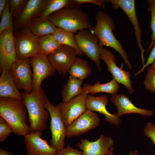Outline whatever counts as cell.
Segmentation results:
<instances>
[{
  "mask_svg": "<svg viewBox=\"0 0 155 155\" xmlns=\"http://www.w3.org/2000/svg\"><path fill=\"white\" fill-rule=\"evenodd\" d=\"M27 112L23 101L0 98V116L9 124L17 135L24 136L31 132Z\"/></svg>",
  "mask_w": 155,
  "mask_h": 155,
  "instance_id": "obj_1",
  "label": "cell"
},
{
  "mask_svg": "<svg viewBox=\"0 0 155 155\" xmlns=\"http://www.w3.org/2000/svg\"><path fill=\"white\" fill-rule=\"evenodd\" d=\"M75 5L60 10L50 15L48 19L57 27L76 33L84 29L92 30L94 28L89 15Z\"/></svg>",
  "mask_w": 155,
  "mask_h": 155,
  "instance_id": "obj_2",
  "label": "cell"
},
{
  "mask_svg": "<svg viewBox=\"0 0 155 155\" xmlns=\"http://www.w3.org/2000/svg\"><path fill=\"white\" fill-rule=\"evenodd\" d=\"M23 101L28 115L31 132H40L45 130L47 121L49 116L48 111L44 107L46 96L44 90H32L30 93H22Z\"/></svg>",
  "mask_w": 155,
  "mask_h": 155,
  "instance_id": "obj_3",
  "label": "cell"
},
{
  "mask_svg": "<svg viewBox=\"0 0 155 155\" xmlns=\"http://www.w3.org/2000/svg\"><path fill=\"white\" fill-rule=\"evenodd\" d=\"M95 19L96 25L91 31L98 37L99 45L114 49L120 54L129 69H132V66L126 52L120 42L116 39L113 33V31L115 29L113 20L106 13L101 10L98 11L96 13Z\"/></svg>",
  "mask_w": 155,
  "mask_h": 155,
  "instance_id": "obj_4",
  "label": "cell"
},
{
  "mask_svg": "<svg viewBox=\"0 0 155 155\" xmlns=\"http://www.w3.org/2000/svg\"><path fill=\"white\" fill-rule=\"evenodd\" d=\"M44 104L51 117L50 127L51 139L50 145L58 152L65 148V139L67 128L61 115L59 104L56 106L53 105L46 96Z\"/></svg>",
  "mask_w": 155,
  "mask_h": 155,
  "instance_id": "obj_5",
  "label": "cell"
},
{
  "mask_svg": "<svg viewBox=\"0 0 155 155\" xmlns=\"http://www.w3.org/2000/svg\"><path fill=\"white\" fill-rule=\"evenodd\" d=\"M22 29L14 34L17 60H24L38 54H43L38 37L32 33L29 27Z\"/></svg>",
  "mask_w": 155,
  "mask_h": 155,
  "instance_id": "obj_6",
  "label": "cell"
},
{
  "mask_svg": "<svg viewBox=\"0 0 155 155\" xmlns=\"http://www.w3.org/2000/svg\"><path fill=\"white\" fill-rule=\"evenodd\" d=\"M77 44L79 48L101 70L100 54L101 46L99 44L97 36L91 30L84 29L78 32L75 35Z\"/></svg>",
  "mask_w": 155,
  "mask_h": 155,
  "instance_id": "obj_7",
  "label": "cell"
},
{
  "mask_svg": "<svg viewBox=\"0 0 155 155\" xmlns=\"http://www.w3.org/2000/svg\"><path fill=\"white\" fill-rule=\"evenodd\" d=\"M13 29L8 28L0 34V71L11 70L17 61Z\"/></svg>",
  "mask_w": 155,
  "mask_h": 155,
  "instance_id": "obj_8",
  "label": "cell"
},
{
  "mask_svg": "<svg viewBox=\"0 0 155 155\" xmlns=\"http://www.w3.org/2000/svg\"><path fill=\"white\" fill-rule=\"evenodd\" d=\"M76 51L65 45L61 46L47 57L53 68L64 77L69 71L77 57Z\"/></svg>",
  "mask_w": 155,
  "mask_h": 155,
  "instance_id": "obj_9",
  "label": "cell"
},
{
  "mask_svg": "<svg viewBox=\"0 0 155 155\" xmlns=\"http://www.w3.org/2000/svg\"><path fill=\"white\" fill-rule=\"evenodd\" d=\"M32 68L33 90H38L41 88L43 81L53 75L55 69L51 64L47 56L44 54L36 55L30 58Z\"/></svg>",
  "mask_w": 155,
  "mask_h": 155,
  "instance_id": "obj_10",
  "label": "cell"
},
{
  "mask_svg": "<svg viewBox=\"0 0 155 155\" xmlns=\"http://www.w3.org/2000/svg\"><path fill=\"white\" fill-rule=\"evenodd\" d=\"M30 58L18 60L13 64L11 69L13 78L17 89L30 93L33 90L32 72Z\"/></svg>",
  "mask_w": 155,
  "mask_h": 155,
  "instance_id": "obj_11",
  "label": "cell"
},
{
  "mask_svg": "<svg viewBox=\"0 0 155 155\" xmlns=\"http://www.w3.org/2000/svg\"><path fill=\"white\" fill-rule=\"evenodd\" d=\"M88 95L83 91L80 95L69 101L59 104L61 115L67 128L86 110V101Z\"/></svg>",
  "mask_w": 155,
  "mask_h": 155,
  "instance_id": "obj_12",
  "label": "cell"
},
{
  "mask_svg": "<svg viewBox=\"0 0 155 155\" xmlns=\"http://www.w3.org/2000/svg\"><path fill=\"white\" fill-rule=\"evenodd\" d=\"M100 58L106 63L108 71L111 74L113 78L119 84H121L132 94L134 90L130 79V72L119 67L116 65L115 56L110 51L101 46Z\"/></svg>",
  "mask_w": 155,
  "mask_h": 155,
  "instance_id": "obj_13",
  "label": "cell"
},
{
  "mask_svg": "<svg viewBox=\"0 0 155 155\" xmlns=\"http://www.w3.org/2000/svg\"><path fill=\"white\" fill-rule=\"evenodd\" d=\"M106 2L111 3L114 8H120L125 13L133 25L135 30L136 41L140 49L143 65L145 64V50L142 43L141 29L137 17L134 0H108Z\"/></svg>",
  "mask_w": 155,
  "mask_h": 155,
  "instance_id": "obj_14",
  "label": "cell"
},
{
  "mask_svg": "<svg viewBox=\"0 0 155 155\" xmlns=\"http://www.w3.org/2000/svg\"><path fill=\"white\" fill-rule=\"evenodd\" d=\"M100 121L96 113L87 109L67 127L66 136L70 138L94 129L99 125Z\"/></svg>",
  "mask_w": 155,
  "mask_h": 155,
  "instance_id": "obj_15",
  "label": "cell"
},
{
  "mask_svg": "<svg viewBox=\"0 0 155 155\" xmlns=\"http://www.w3.org/2000/svg\"><path fill=\"white\" fill-rule=\"evenodd\" d=\"M48 0H28L24 9L17 19L18 29L28 27L38 18L45 8Z\"/></svg>",
  "mask_w": 155,
  "mask_h": 155,
  "instance_id": "obj_16",
  "label": "cell"
},
{
  "mask_svg": "<svg viewBox=\"0 0 155 155\" xmlns=\"http://www.w3.org/2000/svg\"><path fill=\"white\" fill-rule=\"evenodd\" d=\"M42 133L32 132L25 135L24 141L28 155H55V150L41 136Z\"/></svg>",
  "mask_w": 155,
  "mask_h": 155,
  "instance_id": "obj_17",
  "label": "cell"
},
{
  "mask_svg": "<svg viewBox=\"0 0 155 155\" xmlns=\"http://www.w3.org/2000/svg\"><path fill=\"white\" fill-rule=\"evenodd\" d=\"M114 145V140L112 138L101 135L94 141L81 139L80 142L76 146L82 150L83 155H105L113 147Z\"/></svg>",
  "mask_w": 155,
  "mask_h": 155,
  "instance_id": "obj_18",
  "label": "cell"
},
{
  "mask_svg": "<svg viewBox=\"0 0 155 155\" xmlns=\"http://www.w3.org/2000/svg\"><path fill=\"white\" fill-rule=\"evenodd\" d=\"M108 102V98L106 95L96 97L92 95H88L86 101V108L102 114L104 116L106 121L118 126L121 123L120 117L117 113L111 114L108 111L106 106Z\"/></svg>",
  "mask_w": 155,
  "mask_h": 155,
  "instance_id": "obj_19",
  "label": "cell"
},
{
  "mask_svg": "<svg viewBox=\"0 0 155 155\" xmlns=\"http://www.w3.org/2000/svg\"><path fill=\"white\" fill-rule=\"evenodd\" d=\"M111 102L117 109V112L119 117L125 114L135 113L145 116H150L154 111L138 108L134 105L126 95L123 94H116L110 98Z\"/></svg>",
  "mask_w": 155,
  "mask_h": 155,
  "instance_id": "obj_20",
  "label": "cell"
},
{
  "mask_svg": "<svg viewBox=\"0 0 155 155\" xmlns=\"http://www.w3.org/2000/svg\"><path fill=\"white\" fill-rule=\"evenodd\" d=\"M0 98H10L23 101L22 93L20 92L15 84L11 70L1 73Z\"/></svg>",
  "mask_w": 155,
  "mask_h": 155,
  "instance_id": "obj_21",
  "label": "cell"
},
{
  "mask_svg": "<svg viewBox=\"0 0 155 155\" xmlns=\"http://www.w3.org/2000/svg\"><path fill=\"white\" fill-rule=\"evenodd\" d=\"M119 88V84L113 79L111 81L106 83L102 84L97 81L93 85L85 84L82 87V90L92 95L99 92H105L113 95L117 94Z\"/></svg>",
  "mask_w": 155,
  "mask_h": 155,
  "instance_id": "obj_22",
  "label": "cell"
},
{
  "mask_svg": "<svg viewBox=\"0 0 155 155\" xmlns=\"http://www.w3.org/2000/svg\"><path fill=\"white\" fill-rule=\"evenodd\" d=\"M82 80L70 76L61 91L62 102H67L82 92Z\"/></svg>",
  "mask_w": 155,
  "mask_h": 155,
  "instance_id": "obj_23",
  "label": "cell"
},
{
  "mask_svg": "<svg viewBox=\"0 0 155 155\" xmlns=\"http://www.w3.org/2000/svg\"><path fill=\"white\" fill-rule=\"evenodd\" d=\"M28 27L32 33L37 37L53 34L57 28L48 18H38L32 22Z\"/></svg>",
  "mask_w": 155,
  "mask_h": 155,
  "instance_id": "obj_24",
  "label": "cell"
},
{
  "mask_svg": "<svg viewBox=\"0 0 155 155\" xmlns=\"http://www.w3.org/2000/svg\"><path fill=\"white\" fill-rule=\"evenodd\" d=\"M53 35L60 44L66 45L73 49L78 55L82 56L84 54L77 44L74 33L57 27L56 32Z\"/></svg>",
  "mask_w": 155,
  "mask_h": 155,
  "instance_id": "obj_25",
  "label": "cell"
},
{
  "mask_svg": "<svg viewBox=\"0 0 155 155\" xmlns=\"http://www.w3.org/2000/svg\"><path fill=\"white\" fill-rule=\"evenodd\" d=\"M91 69L87 61L77 57L68 72L70 76L83 80L91 73Z\"/></svg>",
  "mask_w": 155,
  "mask_h": 155,
  "instance_id": "obj_26",
  "label": "cell"
},
{
  "mask_svg": "<svg viewBox=\"0 0 155 155\" xmlns=\"http://www.w3.org/2000/svg\"><path fill=\"white\" fill-rule=\"evenodd\" d=\"M77 5L73 0H48L46 5L38 18H48L53 13L65 8Z\"/></svg>",
  "mask_w": 155,
  "mask_h": 155,
  "instance_id": "obj_27",
  "label": "cell"
},
{
  "mask_svg": "<svg viewBox=\"0 0 155 155\" xmlns=\"http://www.w3.org/2000/svg\"><path fill=\"white\" fill-rule=\"evenodd\" d=\"M38 39L43 54L47 56L54 52L62 45L55 39L53 34L38 37Z\"/></svg>",
  "mask_w": 155,
  "mask_h": 155,
  "instance_id": "obj_28",
  "label": "cell"
},
{
  "mask_svg": "<svg viewBox=\"0 0 155 155\" xmlns=\"http://www.w3.org/2000/svg\"><path fill=\"white\" fill-rule=\"evenodd\" d=\"M0 17H1L0 34L7 29H13V18L9 10L8 0H7L6 7Z\"/></svg>",
  "mask_w": 155,
  "mask_h": 155,
  "instance_id": "obj_29",
  "label": "cell"
},
{
  "mask_svg": "<svg viewBox=\"0 0 155 155\" xmlns=\"http://www.w3.org/2000/svg\"><path fill=\"white\" fill-rule=\"evenodd\" d=\"M148 6L146 9L150 12L151 14L150 28L152 32V34L151 36V41L147 49L146 53L149 52L155 43V0H149L148 1Z\"/></svg>",
  "mask_w": 155,
  "mask_h": 155,
  "instance_id": "obj_30",
  "label": "cell"
},
{
  "mask_svg": "<svg viewBox=\"0 0 155 155\" xmlns=\"http://www.w3.org/2000/svg\"><path fill=\"white\" fill-rule=\"evenodd\" d=\"M28 0H9V9L13 19H17L22 13Z\"/></svg>",
  "mask_w": 155,
  "mask_h": 155,
  "instance_id": "obj_31",
  "label": "cell"
},
{
  "mask_svg": "<svg viewBox=\"0 0 155 155\" xmlns=\"http://www.w3.org/2000/svg\"><path fill=\"white\" fill-rule=\"evenodd\" d=\"M144 84L146 90L155 93V68H148Z\"/></svg>",
  "mask_w": 155,
  "mask_h": 155,
  "instance_id": "obj_32",
  "label": "cell"
},
{
  "mask_svg": "<svg viewBox=\"0 0 155 155\" xmlns=\"http://www.w3.org/2000/svg\"><path fill=\"white\" fill-rule=\"evenodd\" d=\"M12 133L13 132L11 126L3 118L0 116V142L6 140Z\"/></svg>",
  "mask_w": 155,
  "mask_h": 155,
  "instance_id": "obj_33",
  "label": "cell"
},
{
  "mask_svg": "<svg viewBox=\"0 0 155 155\" xmlns=\"http://www.w3.org/2000/svg\"><path fill=\"white\" fill-rule=\"evenodd\" d=\"M144 132L145 135L151 140L155 146V125L150 122H148L144 129Z\"/></svg>",
  "mask_w": 155,
  "mask_h": 155,
  "instance_id": "obj_34",
  "label": "cell"
},
{
  "mask_svg": "<svg viewBox=\"0 0 155 155\" xmlns=\"http://www.w3.org/2000/svg\"><path fill=\"white\" fill-rule=\"evenodd\" d=\"M155 61V43L152 47L150 55L147 59L146 63L143 65L142 67L137 72L134 74L135 76H137L143 72L148 66L151 65Z\"/></svg>",
  "mask_w": 155,
  "mask_h": 155,
  "instance_id": "obj_35",
  "label": "cell"
},
{
  "mask_svg": "<svg viewBox=\"0 0 155 155\" xmlns=\"http://www.w3.org/2000/svg\"><path fill=\"white\" fill-rule=\"evenodd\" d=\"M55 155H83L82 151L67 146L62 150L57 152Z\"/></svg>",
  "mask_w": 155,
  "mask_h": 155,
  "instance_id": "obj_36",
  "label": "cell"
},
{
  "mask_svg": "<svg viewBox=\"0 0 155 155\" xmlns=\"http://www.w3.org/2000/svg\"><path fill=\"white\" fill-rule=\"evenodd\" d=\"M73 1L76 4L79 6L83 3H90L101 6L103 8L104 7V4L106 2V0H73Z\"/></svg>",
  "mask_w": 155,
  "mask_h": 155,
  "instance_id": "obj_37",
  "label": "cell"
},
{
  "mask_svg": "<svg viewBox=\"0 0 155 155\" xmlns=\"http://www.w3.org/2000/svg\"><path fill=\"white\" fill-rule=\"evenodd\" d=\"M7 0H0V16L4 9Z\"/></svg>",
  "mask_w": 155,
  "mask_h": 155,
  "instance_id": "obj_38",
  "label": "cell"
},
{
  "mask_svg": "<svg viewBox=\"0 0 155 155\" xmlns=\"http://www.w3.org/2000/svg\"><path fill=\"white\" fill-rule=\"evenodd\" d=\"M0 155H13V154L9 151L2 148H0Z\"/></svg>",
  "mask_w": 155,
  "mask_h": 155,
  "instance_id": "obj_39",
  "label": "cell"
},
{
  "mask_svg": "<svg viewBox=\"0 0 155 155\" xmlns=\"http://www.w3.org/2000/svg\"><path fill=\"white\" fill-rule=\"evenodd\" d=\"M113 148H111L105 155H115L113 153Z\"/></svg>",
  "mask_w": 155,
  "mask_h": 155,
  "instance_id": "obj_40",
  "label": "cell"
},
{
  "mask_svg": "<svg viewBox=\"0 0 155 155\" xmlns=\"http://www.w3.org/2000/svg\"><path fill=\"white\" fill-rule=\"evenodd\" d=\"M127 155H138V152L136 150L133 151H130L129 154Z\"/></svg>",
  "mask_w": 155,
  "mask_h": 155,
  "instance_id": "obj_41",
  "label": "cell"
},
{
  "mask_svg": "<svg viewBox=\"0 0 155 155\" xmlns=\"http://www.w3.org/2000/svg\"><path fill=\"white\" fill-rule=\"evenodd\" d=\"M150 67L151 68H155V61L151 64V65L150 66Z\"/></svg>",
  "mask_w": 155,
  "mask_h": 155,
  "instance_id": "obj_42",
  "label": "cell"
}]
</instances>
